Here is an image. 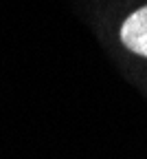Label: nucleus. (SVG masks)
Segmentation results:
<instances>
[{
    "label": "nucleus",
    "mask_w": 147,
    "mask_h": 159,
    "mask_svg": "<svg viewBox=\"0 0 147 159\" xmlns=\"http://www.w3.org/2000/svg\"><path fill=\"white\" fill-rule=\"evenodd\" d=\"M119 38L128 51L141 57H147V5L138 7L123 20L119 29Z\"/></svg>",
    "instance_id": "1"
}]
</instances>
